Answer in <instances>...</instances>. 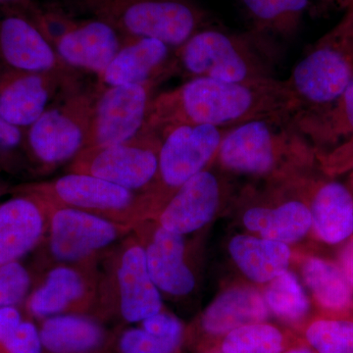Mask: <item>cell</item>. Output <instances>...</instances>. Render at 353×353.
Masks as SVG:
<instances>
[{"mask_svg":"<svg viewBox=\"0 0 353 353\" xmlns=\"http://www.w3.org/2000/svg\"><path fill=\"white\" fill-rule=\"evenodd\" d=\"M143 248L148 272L158 290L171 296H185L194 290L196 279L185 262L183 236L159 226Z\"/></svg>","mask_w":353,"mask_h":353,"instance_id":"d6986e66","label":"cell"},{"mask_svg":"<svg viewBox=\"0 0 353 353\" xmlns=\"http://www.w3.org/2000/svg\"><path fill=\"white\" fill-rule=\"evenodd\" d=\"M299 109L288 80L225 82L196 77L152 99L145 127L157 132L178 125L229 129L255 120L292 118Z\"/></svg>","mask_w":353,"mask_h":353,"instance_id":"6da1fadb","label":"cell"},{"mask_svg":"<svg viewBox=\"0 0 353 353\" xmlns=\"http://www.w3.org/2000/svg\"><path fill=\"white\" fill-rule=\"evenodd\" d=\"M2 189V185H1V183H0V190Z\"/></svg>","mask_w":353,"mask_h":353,"instance_id":"bcb514c9","label":"cell"},{"mask_svg":"<svg viewBox=\"0 0 353 353\" xmlns=\"http://www.w3.org/2000/svg\"><path fill=\"white\" fill-rule=\"evenodd\" d=\"M85 294V283L75 269L60 266L48 273L46 281L28 301V308L38 318L61 314Z\"/></svg>","mask_w":353,"mask_h":353,"instance_id":"4316f807","label":"cell"},{"mask_svg":"<svg viewBox=\"0 0 353 353\" xmlns=\"http://www.w3.org/2000/svg\"><path fill=\"white\" fill-rule=\"evenodd\" d=\"M305 340L315 353H353V321L321 318L308 325Z\"/></svg>","mask_w":353,"mask_h":353,"instance_id":"4dcf8cb0","label":"cell"},{"mask_svg":"<svg viewBox=\"0 0 353 353\" xmlns=\"http://www.w3.org/2000/svg\"><path fill=\"white\" fill-rule=\"evenodd\" d=\"M221 201L219 179L204 170L176 190L162 208L159 226L187 234L205 226L214 217Z\"/></svg>","mask_w":353,"mask_h":353,"instance_id":"e0dca14e","label":"cell"},{"mask_svg":"<svg viewBox=\"0 0 353 353\" xmlns=\"http://www.w3.org/2000/svg\"><path fill=\"white\" fill-rule=\"evenodd\" d=\"M180 345L152 336L143 328L127 330L120 339L122 353H175Z\"/></svg>","mask_w":353,"mask_h":353,"instance_id":"d6a6232c","label":"cell"},{"mask_svg":"<svg viewBox=\"0 0 353 353\" xmlns=\"http://www.w3.org/2000/svg\"><path fill=\"white\" fill-rule=\"evenodd\" d=\"M294 121L308 141L315 145H336L341 143V139L345 141L352 138L353 82L331 105L318 110L297 111Z\"/></svg>","mask_w":353,"mask_h":353,"instance_id":"cb8c5ba5","label":"cell"},{"mask_svg":"<svg viewBox=\"0 0 353 353\" xmlns=\"http://www.w3.org/2000/svg\"><path fill=\"white\" fill-rule=\"evenodd\" d=\"M284 350V334L273 325L259 322L228 333L220 350L223 353H282Z\"/></svg>","mask_w":353,"mask_h":353,"instance_id":"f546056e","label":"cell"},{"mask_svg":"<svg viewBox=\"0 0 353 353\" xmlns=\"http://www.w3.org/2000/svg\"><path fill=\"white\" fill-rule=\"evenodd\" d=\"M19 8L31 18L66 66L101 75L122 46L119 32L97 18L72 19L60 11L41 10L32 2Z\"/></svg>","mask_w":353,"mask_h":353,"instance_id":"8992f818","label":"cell"},{"mask_svg":"<svg viewBox=\"0 0 353 353\" xmlns=\"http://www.w3.org/2000/svg\"><path fill=\"white\" fill-rule=\"evenodd\" d=\"M31 277L19 261L0 267V307L15 306L29 292Z\"/></svg>","mask_w":353,"mask_h":353,"instance_id":"1f68e13d","label":"cell"},{"mask_svg":"<svg viewBox=\"0 0 353 353\" xmlns=\"http://www.w3.org/2000/svg\"><path fill=\"white\" fill-rule=\"evenodd\" d=\"M23 188L54 205L80 209L132 227L148 211L143 194L88 174L70 172L50 182Z\"/></svg>","mask_w":353,"mask_h":353,"instance_id":"9c48e42d","label":"cell"},{"mask_svg":"<svg viewBox=\"0 0 353 353\" xmlns=\"http://www.w3.org/2000/svg\"><path fill=\"white\" fill-rule=\"evenodd\" d=\"M143 329L152 336L163 340L182 343L183 325L175 316L160 312L146 318L141 322Z\"/></svg>","mask_w":353,"mask_h":353,"instance_id":"d590c367","label":"cell"},{"mask_svg":"<svg viewBox=\"0 0 353 353\" xmlns=\"http://www.w3.org/2000/svg\"><path fill=\"white\" fill-rule=\"evenodd\" d=\"M157 83L148 81L99 90L83 148L118 145L136 137L145 126Z\"/></svg>","mask_w":353,"mask_h":353,"instance_id":"8fae6325","label":"cell"},{"mask_svg":"<svg viewBox=\"0 0 353 353\" xmlns=\"http://www.w3.org/2000/svg\"><path fill=\"white\" fill-rule=\"evenodd\" d=\"M227 130L210 125H178L157 132L162 139L157 175L143 192L150 209L161 202L165 205L183 183L205 170L217 157Z\"/></svg>","mask_w":353,"mask_h":353,"instance_id":"52a82bcc","label":"cell"},{"mask_svg":"<svg viewBox=\"0 0 353 353\" xmlns=\"http://www.w3.org/2000/svg\"><path fill=\"white\" fill-rule=\"evenodd\" d=\"M323 2H326V3L334 4V6H336L341 8V4H343V0H321Z\"/></svg>","mask_w":353,"mask_h":353,"instance_id":"7bdbcfd3","label":"cell"},{"mask_svg":"<svg viewBox=\"0 0 353 353\" xmlns=\"http://www.w3.org/2000/svg\"><path fill=\"white\" fill-rule=\"evenodd\" d=\"M2 345L7 353H41L43 348L39 330L30 321H22Z\"/></svg>","mask_w":353,"mask_h":353,"instance_id":"836d02e7","label":"cell"},{"mask_svg":"<svg viewBox=\"0 0 353 353\" xmlns=\"http://www.w3.org/2000/svg\"><path fill=\"white\" fill-rule=\"evenodd\" d=\"M250 29L271 38L292 39L299 32L309 0H240Z\"/></svg>","mask_w":353,"mask_h":353,"instance_id":"484cf974","label":"cell"},{"mask_svg":"<svg viewBox=\"0 0 353 353\" xmlns=\"http://www.w3.org/2000/svg\"><path fill=\"white\" fill-rule=\"evenodd\" d=\"M46 201L50 212L48 233L51 253L61 261L87 259L134 228L80 209L63 208Z\"/></svg>","mask_w":353,"mask_h":353,"instance_id":"7c38bea8","label":"cell"},{"mask_svg":"<svg viewBox=\"0 0 353 353\" xmlns=\"http://www.w3.org/2000/svg\"><path fill=\"white\" fill-rule=\"evenodd\" d=\"M211 353H223V352H221V350H216V352H211Z\"/></svg>","mask_w":353,"mask_h":353,"instance_id":"f6af8a7d","label":"cell"},{"mask_svg":"<svg viewBox=\"0 0 353 353\" xmlns=\"http://www.w3.org/2000/svg\"><path fill=\"white\" fill-rule=\"evenodd\" d=\"M229 250L236 266L253 282H271L289 267L290 248L280 241L236 236L230 243Z\"/></svg>","mask_w":353,"mask_h":353,"instance_id":"603a6c76","label":"cell"},{"mask_svg":"<svg viewBox=\"0 0 353 353\" xmlns=\"http://www.w3.org/2000/svg\"><path fill=\"white\" fill-rule=\"evenodd\" d=\"M303 275L316 301L325 310L341 313L353 305V289L339 265L310 257L304 262Z\"/></svg>","mask_w":353,"mask_h":353,"instance_id":"83f0119b","label":"cell"},{"mask_svg":"<svg viewBox=\"0 0 353 353\" xmlns=\"http://www.w3.org/2000/svg\"><path fill=\"white\" fill-rule=\"evenodd\" d=\"M265 303L274 314L289 323L303 321L310 308L303 288L296 276L288 271L271 281Z\"/></svg>","mask_w":353,"mask_h":353,"instance_id":"f1b7e54d","label":"cell"},{"mask_svg":"<svg viewBox=\"0 0 353 353\" xmlns=\"http://www.w3.org/2000/svg\"><path fill=\"white\" fill-rule=\"evenodd\" d=\"M0 64L28 72L67 67L31 18L16 7L0 10Z\"/></svg>","mask_w":353,"mask_h":353,"instance_id":"5bb4252c","label":"cell"},{"mask_svg":"<svg viewBox=\"0 0 353 353\" xmlns=\"http://www.w3.org/2000/svg\"><path fill=\"white\" fill-rule=\"evenodd\" d=\"M350 7H353V0H343L341 8L345 9V10H347V9L350 8Z\"/></svg>","mask_w":353,"mask_h":353,"instance_id":"b9f144b4","label":"cell"},{"mask_svg":"<svg viewBox=\"0 0 353 353\" xmlns=\"http://www.w3.org/2000/svg\"><path fill=\"white\" fill-rule=\"evenodd\" d=\"M30 2H32V0H0V6L18 7L25 6V4L30 3Z\"/></svg>","mask_w":353,"mask_h":353,"instance_id":"ab89813d","label":"cell"},{"mask_svg":"<svg viewBox=\"0 0 353 353\" xmlns=\"http://www.w3.org/2000/svg\"><path fill=\"white\" fill-rule=\"evenodd\" d=\"M175 71L178 65L170 46L154 39L123 37L119 51L99 79L104 88L159 83Z\"/></svg>","mask_w":353,"mask_h":353,"instance_id":"2e32d148","label":"cell"},{"mask_svg":"<svg viewBox=\"0 0 353 353\" xmlns=\"http://www.w3.org/2000/svg\"><path fill=\"white\" fill-rule=\"evenodd\" d=\"M317 153L294 123L255 120L227 130L217 158L228 170L245 175H270L280 168L312 163Z\"/></svg>","mask_w":353,"mask_h":353,"instance_id":"3957f363","label":"cell"},{"mask_svg":"<svg viewBox=\"0 0 353 353\" xmlns=\"http://www.w3.org/2000/svg\"><path fill=\"white\" fill-rule=\"evenodd\" d=\"M288 81L299 111L327 108L343 94L353 82V7L308 48Z\"/></svg>","mask_w":353,"mask_h":353,"instance_id":"5b68a950","label":"cell"},{"mask_svg":"<svg viewBox=\"0 0 353 353\" xmlns=\"http://www.w3.org/2000/svg\"><path fill=\"white\" fill-rule=\"evenodd\" d=\"M117 282L121 314L126 321L143 322L161 311V296L148 272L145 248L134 240L121 254Z\"/></svg>","mask_w":353,"mask_h":353,"instance_id":"ac0fdd59","label":"cell"},{"mask_svg":"<svg viewBox=\"0 0 353 353\" xmlns=\"http://www.w3.org/2000/svg\"><path fill=\"white\" fill-rule=\"evenodd\" d=\"M282 353H315L308 347H301L292 348V350H288V352H283Z\"/></svg>","mask_w":353,"mask_h":353,"instance_id":"60d3db41","label":"cell"},{"mask_svg":"<svg viewBox=\"0 0 353 353\" xmlns=\"http://www.w3.org/2000/svg\"><path fill=\"white\" fill-rule=\"evenodd\" d=\"M350 172H352V174H350V188H348V189L350 190V192H352L353 194V170Z\"/></svg>","mask_w":353,"mask_h":353,"instance_id":"ee69618b","label":"cell"},{"mask_svg":"<svg viewBox=\"0 0 353 353\" xmlns=\"http://www.w3.org/2000/svg\"><path fill=\"white\" fill-rule=\"evenodd\" d=\"M250 231L267 240L288 243L301 240L312 227L310 208L303 201H288L276 208L255 206L243 215Z\"/></svg>","mask_w":353,"mask_h":353,"instance_id":"7402d4cb","label":"cell"},{"mask_svg":"<svg viewBox=\"0 0 353 353\" xmlns=\"http://www.w3.org/2000/svg\"><path fill=\"white\" fill-rule=\"evenodd\" d=\"M323 171L329 176L353 170V137L326 153H317Z\"/></svg>","mask_w":353,"mask_h":353,"instance_id":"e575fe53","label":"cell"},{"mask_svg":"<svg viewBox=\"0 0 353 353\" xmlns=\"http://www.w3.org/2000/svg\"><path fill=\"white\" fill-rule=\"evenodd\" d=\"M22 321L20 311L15 306L0 307V345L12 336Z\"/></svg>","mask_w":353,"mask_h":353,"instance_id":"74e56055","label":"cell"},{"mask_svg":"<svg viewBox=\"0 0 353 353\" xmlns=\"http://www.w3.org/2000/svg\"><path fill=\"white\" fill-rule=\"evenodd\" d=\"M43 347L51 353H87L99 347L103 330L99 324L79 315L46 318L39 329Z\"/></svg>","mask_w":353,"mask_h":353,"instance_id":"d4e9b609","label":"cell"},{"mask_svg":"<svg viewBox=\"0 0 353 353\" xmlns=\"http://www.w3.org/2000/svg\"><path fill=\"white\" fill-rule=\"evenodd\" d=\"M23 141H25L23 130L0 117V159L17 150Z\"/></svg>","mask_w":353,"mask_h":353,"instance_id":"8d00e7d4","label":"cell"},{"mask_svg":"<svg viewBox=\"0 0 353 353\" xmlns=\"http://www.w3.org/2000/svg\"><path fill=\"white\" fill-rule=\"evenodd\" d=\"M161 143L159 132L143 126L136 137L124 143L83 148L71 162L69 171L97 176L132 192H145L157 175Z\"/></svg>","mask_w":353,"mask_h":353,"instance_id":"ba28073f","label":"cell"},{"mask_svg":"<svg viewBox=\"0 0 353 353\" xmlns=\"http://www.w3.org/2000/svg\"><path fill=\"white\" fill-rule=\"evenodd\" d=\"M339 267L353 289V239L343 246L339 256Z\"/></svg>","mask_w":353,"mask_h":353,"instance_id":"f35d334b","label":"cell"},{"mask_svg":"<svg viewBox=\"0 0 353 353\" xmlns=\"http://www.w3.org/2000/svg\"><path fill=\"white\" fill-rule=\"evenodd\" d=\"M17 192L0 205V267L31 252L48 231L46 199L23 187Z\"/></svg>","mask_w":353,"mask_h":353,"instance_id":"9a60e30c","label":"cell"},{"mask_svg":"<svg viewBox=\"0 0 353 353\" xmlns=\"http://www.w3.org/2000/svg\"><path fill=\"white\" fill-rule=\"evenodd\" d=\"M77 4L122 37L154 39L170 48L209 27L208 14L190 0H77Z\"/></svg>","mask_w":353,"mask_h":353,"instance_id":"277c9868","label":"cell"},{"mask_svg":"<svg viewBox=\"0 0 353 353\" xmlns=\"http://www.w3.org/2000/svg\"><path fill=\"white\" fill-rule=\"evenodd\" d=\"M97 95L75 92L54 108H48L25 134L32 157L52 168L74 159L85 146Z\"/></svg>","mask_w":353,"mask_h":353,"instance_id":"30bf717a","label":"cell"},{"mask_svg":"<svg viewBox=\"0 0 353 353\" xmlns=\"http://www.w3.org/2000/svg\"><path fill=\"white\" fill-rule=\"evenodd\" d=\"M311 221L323 243L339 245L353 234V194L347 185L327 181L313 187Z\"/></svg>","mask_w":353,"mask_h":353,"instance_id":"ffe728a7","label":"cell"},{"mask_svg":"<svg viewBox=\"0 0 353 353\" xmlns=\"http://www.w3.org/2000/svg\"><path fill=\"white\" fill-rule=\"evenodd\" d=\"M175 57L178 71L225 82L276 78L279 64L271 37L252 29L233 32L210 26L176 48Z\"/></svg>","mask_w":353,"mask_h":353,"instance_id":"7a4b0ae2","label":"cell"},{"mask_svg":"<svg viewBox=\"0 0 353 353\" xmlns=\"http://www.w3.org/2000/svg\"><path fill=\"white\" fill-rule=\"evenodd\" d=\"M268 306L263 297L252 289L227 290L204 311L202 329L211 336H226L240 327L264 322Z\"/></svg>","mask_w":353,"mask_h":353,"instance_id":"44dd1931","label":"cell"},{"mask_svg":"<svg viewBox=\"0 0 353 353\" xmlns=\"http://www.w3.org/2000/svg\"><path fill=\"white\" fill-rule=\"evenodd\" d=\"M65 70L28 72L0 64V117L28 129L48 108L57 88L65 85Z\"/></svg>","mask_w":353,"mask_h":353,"instance_id":"4fadbf2b","label":"cell"}]
</instances>
